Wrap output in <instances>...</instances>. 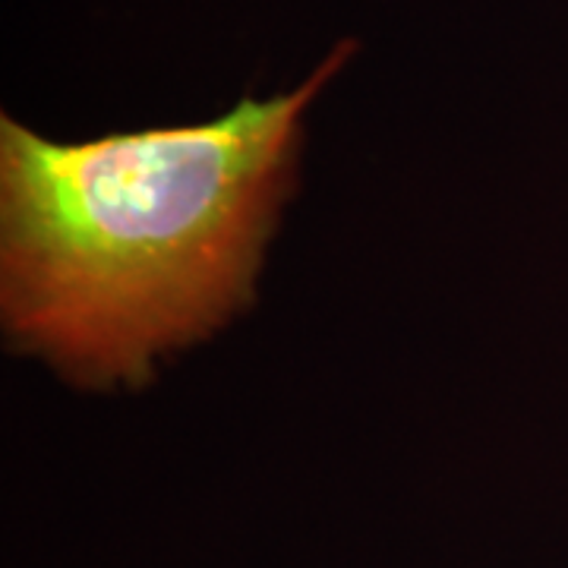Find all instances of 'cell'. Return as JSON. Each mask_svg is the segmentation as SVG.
Returning a JSON list of instances; mask_svg holds the SVG:
<instances>
[{"label":"cell","instance_id":"1","mask_svg":"<svg viewBox=\"0 0 568 568\" xmlns=\"http://www.w3.org/2000/svg\"><path fill=\"white\" fill-rule=\"evenodd\" d=\"M357 51L190 126L58 142L0 121V313L10 345L85 388L140 386L253 301L304 118Z\"/></svg>","mask_w":568,"mask_h":568}]
</instances>
